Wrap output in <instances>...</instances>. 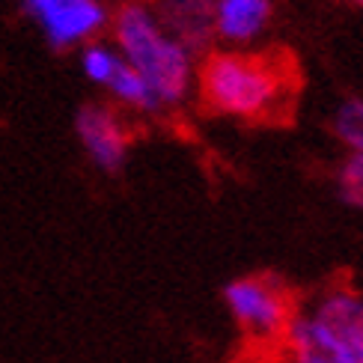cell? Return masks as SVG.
Segmentation results:
<instances>
[{
    "label": "cell",
    "mask_w": 363,
    "mask_h": 363,
    "mask_svg": "<svg viewBox=\"0 0 363 363\" xmlns=\"http://www.w3.org/2000/svg\"><path fill=\"white\" fill-rule=\"evenodd\" d=\"M289 363H363V292L330 286L295 310L283 337Z\"/></svg>",
    "instance_id": "3"
},
{
    "label": "cell",
    "mask_w": 363,
    "mask_h": 363,
    "mask_svg": "<svg viewBox=\"0 0 363 363\" xmlns=\"http://www.w3.org/2000/svg\"><path fill=\"white\" fill-rule=\"evenodd\" d=\"M352 6H357V9H363V0H349Z\"/></svg>",
    "instance_id": "13"
},
{
    "label": "cell",
    "mask_w": 363,
    "mask_h": 363,
    "mask_svg": "<svg viewBox=\"0 0 363 363\" xmlns=\"http://www.w3.org/2000/svg\"><path fill=\"white\" fill-rule=\"evenodd\" d=\"M196 89L208 111L233 119H271L292 99L295 72L271 54L208 51L196 72Z\"/></svg>",
    "instance_id": "1"
},
{
    "label": "cell",
    "mask_w": 363,
    "mask_h": 363,
    "mask_svg": "<svg viewBox=\"0 0 363 363\" xmlns=\"http://www.w3.org/2000/svg\"><path fill=\"white\" fill-rule=\"evenodd\" d=\"M104 89H108L116 104H123V108H128L134 113H161L164 111L158 104V99H155V93L149 89V84L128 63L119 66V72L113 74L111 84Z\"/></svg>",
    "instance_id": "9"
},
{
    "label": "cell",
    "mask_w": 363,
    "mask_h": 363,
    "mask_svg": "<svg viewBox=\"0 0 363 363\" xmlns=\"http://www.w3.org/2000/svg\"><path fill=\"white\" fill-rule=\"evenodd\" d=\"M274 18V0H215V39L238 51L253 45Z\"/></svg>",
    "instance_id": "8"
},
{
    "label": "cell",
    "mask_w": 363,
    "mask_h": 363,
    "mask_svg": "<svg viewBox=\"0 0 363 363\" xmlns=\"http://www.w3.org/2000/svg\"><path fill=\"white\" fill-rule=\"evenodd\" d=\"M330 128H334L337 140L349 149V155H363V99L352 96L340 101L330 116Z\"/></svg>",
    "instance_id": "11"
},
{
    "label": "cell",
    "mask_w": 363,
    "mask_h": 363,
    "mask_svg": "<svg viewBox=\"0 0 363 363\" xmlns=\"http://www.w3.org/2000/svg\"><path fill=\"white\" fill-rule=\"evenodd\" d=\"M74 138H78L86 161L99 173L116 176L128 164L131 155V134L125 119L119 116L113 104L104 101H86L74 111Z\"/></svg>",
    "instance_id": "6"
},
{
    "label": "cell",
    "mask_w": 363,
    "mask_h": 363,
    "mask_svg": "<svg viewBox=\"0 0 363 363\" xmlns=\"http://www.w3.org/2000/svg\"><path fill=\"white\" fill-rule=\"evenodd\" d=\"M223 307L247 340L283 342L295 315V298L274 274H241L223 286Z\"/></svg>",
    "instance_id": "4"
},
{
    "label": "cell",
    "mask_w": 363,
    "mask_h": 363,
    "mask_svg": "<svg viewBox=\"0 0 363 363\" xmlns=\"http://www.w3.org/2000/svg\"><path fill=\"white\" fill-rule=\"evenodd\" d=\"M78 63H81L84 78L93 84V86H101L104 89V86L111 84L113 74L119 72V66L125 63V60H123V54L116 51L113 42L96 39V42H89V45H84V48H81Z\"/></svg>",
    "instance_id": "10"
},
{
    "label": "cell",
    "mask_w": 363,
    "mask_h": 363,
    "mask_svg": "<svg viewBox=\"0 0 363 363\" xmlns=\"http://www.w3.org/2000/svg\"><path fill=\"white\" fill-rule=\"evenodd\" d=\"M149 6L164 30L194 57L208 54V45L215 42V0H152Z\"/></svg>",
    "instance_id": "7"
},
{
    "label": "cell",
    "mask_w": 363,
    "mask_h": 363,
    "mask_svg": "<svg viewBox=\"0 0 363 363\" xmlns=\"http://www.w3.org/2000/svg\"><path fill=\"white\" fill-rule=\"evenodd\" d=\"M111 30L116 51L149 84L164 111L182 108L194 96L200 72L196 57L164 30L149 4L143 0L123 4L113 12Z\"/></svg>",
    "instance_id": "2"
},
{
    "label": "cell",
    "mask_w": 363,
    "mask_h": 363,
    "mask_svg": "<svg viewBox=\"0 0 363 363\" xmlns=\"http://www.w3.org/2000/svg\"><path fill=\"white\" fill-rule=\"evenodd\" d=\"M18 9L54 51L84 48L113 21L104 0H18Z\"/></svg>",
    "instance_id": "5"
},
{
    "label": "cell",
    "mask_w": 363,
    "mask_h": 363,
    "mask_svg": "<svg viewBox=\"0 0 363 363\" xmlns=\"http://www.w3.org/2000/svg\"><path fill=\"white\" fill-rule=\"evenodd\" d=\"M334 185L342 206L363 211V155H345L340 161Z\"/></svg>",
    "instance_id": "12"
}]
</instances>
